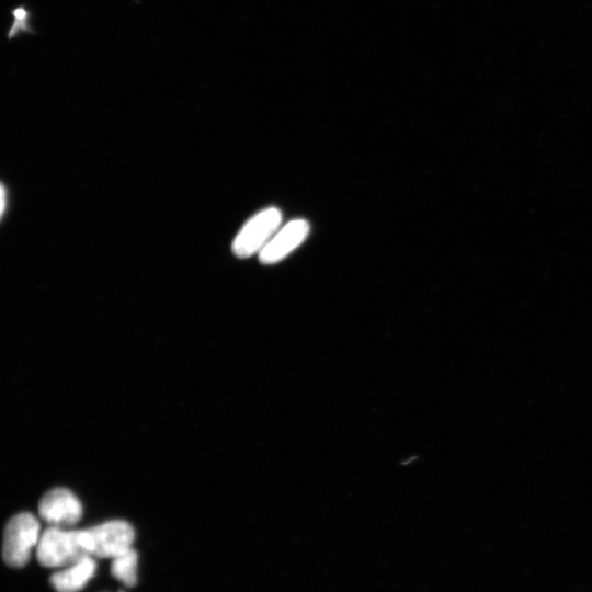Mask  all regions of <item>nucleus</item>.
<instances>
[{"mask_svg": "<svg viewBox=\"0 0 592 592\" xmlns=\"http://www.w3.org/2000/svg\"><path fill=\"white\" fill-rule=\"evenodd\" d=\"M89 556L83 530L50 526L41 535L36 548L39 563L49 568L68 567Z\"/></svg>", "mask_w": 592, "mask_h": 592, "instance_id": "1", "label": "nucleus"}, {"mask_svg": "<svg viewBox=\"0 0 592 592\" xmlns=\"http://www.w3.org/2000/svg\"><path fill=\"white\" fill-rule=\"evenodd\" d=\"M310 225L304 218H295L282 225L258 254L263 264H275L297 249L308 237Z\"/></svg>", "mask_w": 592, "mask_h": 592, "instance_id": "6", "label": "nucleus"}, {"mask_svg": "<svg viewBox=\"0 0 592 592\" xmlns=\"http://www.w3.org/2000/svg\"><path fill=\"white\" fill-rule=\"evenodd\" d=\"M38 512L49 525L66 528L80 521L82 505L72 491L58 487L42 497Z\"/></svg>", "mask_w": 592, "mask_h": 592, "instance_id": "5", "label": "nucleus"}, {"mask_svg": "<svg viewBox=\"0 0 592 592\" xmlns=\"http://www.w3.org/2000/svg\"><path fill=\"white\" fill-rule=\"evenodd\" d=\"M5 209V190L4 185H1V216H3Z\"/></svg>", "mask_w": 592, "mask_h": 592, "instance_id": "10", "label": "nucleus"}, {"mask_svg": "<svg viewBox=\"0 0 592 592\" xmlns=\"http://www.w3.org/2000/svg\"><path fill=\"white\" fill-rule=\"evenodd\" d=\"M39 523L27 512H22L7 523L3 533L2 556L7 565L20 568L27 563L32 548L39 540Z\"/></svg>", "mask_w": 592, "mask_h": 592, "instance_id": "3", "label": "nucleus"}, {"mask_svg": "<svg viewBox=\"0 0 592 592\" xmlns=\"http://www.w3.org/2000/svg\"><path fill=\"white\" fill-rule=\"evenodd\" d=\"M13 22L7 33L8 39L19 36L20 33L34 34L31 26V13L25 5H18L11 11Z\"/></svg>", "mask_w": 592, "mask_h": 592, "instance_id": "9", "label": "nucleus"}, {"mask_svg": "<svg viewBox=\"0 0 592 592\" xmlns=\"http://www.w3.org/2000/svg\"><path fill=\"white\" fill-rule=\"evenodd\" d=\"M111 573L127 587L137 582V553L130 548L113 558Z\"/></svg>", "mask_w": 592, "mask_h": 592, "instance_id": "8", "label": "nucleus"}, {"mask_svg": "<svg viewBox=\"0 0 592 592\" xmlns=\"http://www.w3.org/2000/svg\"><path fill=\"white\" fill-rule=\"evenodd\" d=\"M282 210L270 206L250 217L236 235L232 253L240 259L259 254L282 226Z\"/></svg>", "mask_w": 592, "mask_h": 592, "instance_id": "2", "label": "nucleus"}, {"mask_svg": "<svg viewBox=\"0 0 592 592\" xmlns=\"http://www.w3.org/2000/svg\"><path fill=\"white\" fill-rule=\"evenodd\" d=\"M96 565L89 556L52 574L50 583L56 592H78L94 576Z\"/></svg>", "mask_w": 592, "mask_h": 592, "instance_id": "7", "label": "nucleus"}, {"mask_svg": "<svg viewBox=\"0 0 592 592\" xmlns=\"http://www.w3.org/2000/svg\"><path fill=\"white\" fill-rule=\"evenodd\" d=\"M89 554L99 558H114L132 548L133 526L123 520H112L83 530Z\"/></svg>", "mask_w": 592, "mask_h": 592, "instance_id": "4", "label": "nucleus"}]
</instances>
